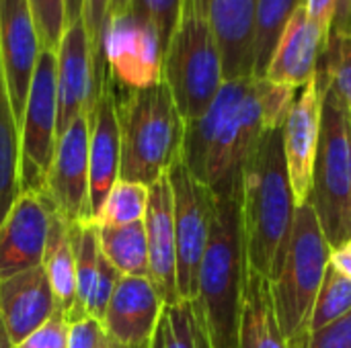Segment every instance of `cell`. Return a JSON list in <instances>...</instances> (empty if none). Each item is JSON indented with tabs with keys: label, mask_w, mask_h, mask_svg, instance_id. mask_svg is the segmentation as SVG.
<instances>
[{
	"label": "cell",
	"mask_w": 351,
	"mask_h": 348,
	"mask_svg": "<svg viewBox=\"0 0 351 348\" xmlns=\"http://www.w3.org/2000/svg\"><path fill=\"white\" fill-rule=\"evenodd\" d=\"M296 197L290 185L282 127L263 133L241 174V217L247 265L271 279L286 254Z\"/></svg>",
	"instance_id": "obj_1"
},
{
	"label": "cell",
	"mask_w": 351,
	"mask_h": 348,
	"mask_svg": "<svg viewBox=\"0 0 351 348\" xmlns=\"http://www.w3.org/2000/svg\"><path fill=\"white\" fill-rule=\"evenodd\" d=\"M247 252L243 238L241 193L214 197L210 242L202 260L195 302L202 308L212 347L239 348Z\"/></svg>",
	"instance_id": "obj_2"
},
{
	"label": "cell",
	"mask_w": 351,
	"mask_h": 348,
	"mask_svg": "<svg viewBox=\"0 0 351 348\" xmlns=\"http://www.w3.org/2000/svg\"><path fill=\"white\" fill-rule=\"evenodd\" d=\"M121 129L119 178L140 185H154L181 160L185 119L160 80L158 84L130 90L117 103Z\"/></svg>",
	"instance_id": "obj_3"
},
{
	"label": "cell",
	"mask_w": 351,
	"mask_h": 348,
	"mask_svg": "<svg viewBox=\"0 0 351 348\" xmlns=\"http://www.w3.org/2000/svg\"><path fill=\"white\" fill-rule=\"evenodd\" d=\"M329 252L313 203H300L284 260L269 279L278 324L290 348H308L313 310L329 267Z\"/></svg>",
	"instance_id": "obj_4"
},
{
	"label": "cell",
	"mask_w": 351,
	"mask_h": 348,
	"mask_svg": "<svg viewBox=\"0 0 351 348\" xmlns=\"http://www.w3.org/2000/svg\"><path fill=\"white\" fill-rule=\"evenodd\" d=\"M162 80L185 123L202 117L214 103L224 76L210 0H183L177 29L165 51Z\"/></svg>",
	"instance_id": "obj_5"
},
{
	"label": "cell",
	"mask_w": 351,
	"mask_h": 348,
	"mask_svg": "<svg viewBox=\"0 0 351 348\" xmlns=\"http://www.w3.org/2000/svg\"><path fill=\"white\" fill-rule=\"evenodd\" d=\"M251 78L224 82L210 109L185 123L181 160L216 199L241 193L237 162L241 133V105Z\"/></svg>",
	"instance_id": "obj_6"
},
{
	"label": "cell",
	"mask_w": 351,
	"mask_h": 348,
	"mask_svg": "<svg viewBox=\"0 0 351 348\" xmlns=\"http://www.w3.org/2000/svg\"><path fill=\"white\" fill-rule=\"evenodd\" d=\"M319 80V78H317ZM323 117L311 203L331 248L351 240V111L321 82Z\"/></svg>",
	"instance_id": "obj_7"
},
{
	"label": "cell",
	"mask_w": 351,
	"mask_h": 348,
	"mask_svg": "<svg viewBox=\"0 0 351 348\" xmlns=\"http://www.w3.org/2000/svg\"><path fill=\"white\" fill-rule=\"evenodd\" d=\"M58 57L41 49L21 121V193H43L58 144Z\"/></svg>",
	"instance_id": "obj_8"
},
{
	"label": "cell",
	"mask_w": 351,
	"mask_h": 348,
	"mask_svg": "<svg viewBox=\"0 0 351 348\" xmlns=\"http://www.w3.org/2000/svg\"><path fill=\"white\" fill-rule=\"evenodd\" d=\"M175 207L177 240V287L181 299H195L199 287L202 260L210 242L214 195L179 160L169 170Z\"/></svg>",
	"instance_id": "obj_9"
},
{
	"label": "cell",
	"mask_w": 351,
	"mask_h": 348,
	"mask_svg": "<svg viewBox=\"0 0 351 348\" xmlns=\"http://www.w3.org/2000/svg\"><path fill=\"white\" fill-rule=\"evenodd\" d=\"M103 55L109 74L128 90L146 88L162 80V39L150 21L130 10L107 21Z\"/></svg>",
	"instance_id": "obj_10"
},
{
	"label": "cell",
	"mask_w": 351,
	"mask_h": 348,
	"mask_svg": "<svg viewBox=\"0 0 351 348\" xmlns=\"http://www.w3.org/2000/svg\"><path fill=\"white\" fill-rule=\"evenodd\" d=\"M58 139L80 115L93 117L109 70L97 64L84 21L68 27L58 51Z\"/></svg>",
	"instance_id": "obj_11"
},
{
	"label": "cell",
	"mask_w": 351,
	"mask_h": 348,
	"mask_svg": "<svg viewBox=\"0 0 351 348\" xmlns=\"http://www.w3.org/2000/svg\"><path fill=\"white\" fill-rule=\"evenodd\" d=\"M88 142H90V121L88 117L80 115L58 139L53 162L43 189V195L49 199L56 213L70 224L90 222Z\"/></svg>",
	"instance_id": "obj_12"
},
{
	"label": "cell",
	"mask_w": 351,
	"mask_h": 348,
	"mask_svg": "<svg viewBox=\"0 0 351 348\" xmlns=\"http://www.w3.org/2000/svg\"><path fill=\"white\" fill-rule=\"evenodd\" d=\"M56 209L43 193H21L0 224V281L43 265Z\"/></svg>",
	"instance_id": "obj_13"
},
{
	"label": "cell",
	"mask_w": 351,
	"mask_h": 348,
	"mask_svg": "<svg viewBox=\"0 0 351 348\" xmlns=\"http://www.w3.org/2000/svg\"><path fill=\"white\" fill-rule=\"evenodd\" d=\"M321 117L323 90L315 76L306 86L296 92L288 117L282 125L288 176L298 205L306 203L313 193L315 160L321 137Z\"/></svg>",
	"instance_id": "obj_14"
},
{
	"label": "cell",
	"mask_w": 351,
	"mask_h": 348,
	"mask_svg": "<svg viewBox=\"0 0 351 348\" xmlns=\"http://www.w3.org/2000/svg\"><path fill=\"white\" fill-rule=\"evenodd\" d=\"M39 53L41 43L27 0H0V59L19 127Z\"/></svg>",
	"instance_id": "obj_15"
},
{
	"label": "cell",
	"mask_w": 351,
	"mask_h": 348,
	"mask_svg": "<svg viewBox=\"0 0 351 348\" xmlns=\"http://www.w3.org/2000/svg\"><path fill=\"white\" fill-rule=\"evenodd\" d=\"M162 312L165 304L148 277L123 275L101 324L117 348H152Z\"/></svg>",
	"instance_id": "obj_16"
},
{
	"label": "cell",
	"mask_w": 351,
	"mask_h": 348,
	"mask_svg": "<svg viewBox=\"0 0 351 348\" xmlns=\"http://www.w3.org/2000/svg\"><path fill=\"white\" fill-rule=\"evenodd\" d=\"M121 168V129L117 115V98L113 90L111 74L107 76L101 96L90 117V142H88V215L97 222L107 195L119 180Z\"/></svg>",
	"instance_id": "obj_17"
},
{
	"label": "cell",
	"mask_w": 351,
	"mask_h": 348,
	"mask_svg": "<svg viewBox=\"0 0 351 348\" xmlns=\"http://www.w3.org/2000/svg\"><path fill=\"white\" fill-rule=\"evenodd\" d=\"M148 242V279L158 291L165 306L181 302L177 287V240L175 207L169 174L150 185L148 209L144 215Z\"/></svg>",
	"instance_id": "obj_18"
},
{
	"label": "cell",
	"mask_w": 351,
	"mask_h": 348,
	"mask_svg": "<svg viewBox=\"0 0 351 348\" xmlns=\"http://www.w3.org/2000/svg\"><path fill=\"white\" fill-rule=\"evenodd\" d=\"M327 39L329 31L315 23L306 8L300 6L278 41L265 78L274 84L300 90L317 76Z\"/></svg>",
	"instance_id": "obj_19"
},
{
	"label": "cell",
	"mask_w": 351,
	"mask_h": 348,
	"mask_svg": "<svg viewBox=\"0 0 351 348\" xmlns=\"http://www.w3.org/2000/svg\"><path fill=\"white\" fill-rule=\"evenodd\" d=\"M210 21L224 82L253 78L257 0H210Z\"/></svg>",
	"instance_id": "obj_20"
},
{
	"label": "cell",
	"mask_w": 351,
	"mask_h": 348,
	"mask_svg": "<svg viewBox=\"0 0 351 348\" xmlns=\"http://www.w3.org/2000/svg\"><path fill=\"white\" fill-rule=\"evenodd\" d=\"M58 310L45 267L0 281V316L14 347L43 326Z\"/></svg>",
	"instance_id": "obj_21"
},
{
	"label": "cell",
	"mask_w": 351,
	"mask_h": 348,
	"mask_svg": "<svg viewBox=\"0 0 351 348\" xmlns=\"http://www.w3.org/2000/svg\"><path fill=\"white\" fill-rule=\"evenodd\" d=\"M239 348H290L278 324L269 279L247 265Z\"/></svg>",
	"instance_id": "obj_22"
},
{
	"label": "cell",
	"mask_w": 351,
	"mask_h": 348,
	"mask_svg": "<svg viewBox=\"0 0 351 348\" xmlns=\"http://www.w3.org/2000/svg\"><path fill=\"white\" fill-rule=\"evenodd\" d=\"M43 267L51 283L56 306L68 320L76 306V254L72 242V224L62 219L58 213L51 222Z\"/></svg>",
	"instance_id": "obj_23"
},
{
	"label": "cell",
	"mask_w": 351,
	"mask_h": 348,
	"mask_svg": "<svg viewBox=\"0 0 351 348\" xmlns=\"http://www.w3.org/2000/svg\"><path fill=\"white\" fill-rule=\"evenodd\" d=\"M21 195V127L8 96L0 59V224Z\"/></svg>",
	"instance_id": "obj_24"
},
{
	"label": "cell",
	"mask_w": 351,
	"mask_h": 348,
	"mask_svg": "<svg viewBox=\"0 0 351 348\" xmlns=\"http://www.w3.org/2000/svg\"><path fill=\"white\" fill-rule=\"evenodd\" d=\"M99 244L101 252L121 275L148 277V242L144 219L125 226H99Z\"/></svg>",
	"instance_id": "obj_25"
},
{
	"label": "cell",
	"mask_w": 351,
	"mask_h": 348,
	"mask_svg": "<svg viewBox=\"0 0 351 348\" xmlns=\"http://www.w3.org/2000/svg\"><path fill=\"white\" fill-rule=\"evenodd\" d=\"M72 242L76 254V306L68 316V324H74L86 316V304L97 279L99 271V226L95 222H78L72 224Z\"/></svg>",
	"instance_id": "obj_26"
},
{
	"label": "cell",
	"mask_w": 351,
	"mask_h": 348,
	"mask_svg": "<svg viewBox=\"0 0 351 348\" xmlns=\"http://www.w3.org/2000/svg\"><path fill=\"white\" fill-rule=\"evenodd\" d=\"M304 0H257L255 31V72L253 78H265L278 41Z\"/></svg>",
	"instance_id": "obj_27"
},
{
	"label": "cell",
	"mask_w": 351,
	"mask_h": 348,
	"mask_svg": "<svg viewBox=\"0 0 351 348\" xmlns=\"http://www.w3.org/2000/svg\"><path fill=\"white\" fill-rule=\"evenodd\" d=\"M160 326L165 348H214L202 308L195 299L165 306Z\"/></svg>",
	"instance_id": "obj_28"
},
{
	"label": "cell",
	"mask_w": 351,
	"mask_h": 348,
	"mask_svg": "<svg viewBox=\"0 0 351 348\" xmlns=\"http://www.w3.org/2000/svg\"><path fill=\"white\" fill-rule=\"evenodd\" d=\"M150 187L130 180H117L107 195V201L95 224L99 226H125L142 222L148 209Z\"/></svg>",
	"instance_id": "obj_29"
},
{
	"label": "cell",
	"mask_w": 351,
	"mask_h": 348,
	"mask_svg": "<svg viewBox=\"0 0 351 348\" xmlns=\"http://www.w3.org/2000/svg\"><path fill=\"white\" fill-rule=\"evenodd\" d=\"M351 312V279L339 275L333 267H327L323 285L317 295V304L313 310L311 336L321 328L341 320Z\"/></svg>",
	"instance_id": "obj_30"
},
{
	"label": "cell",
	"mask_w": 351,
	"mask_h": 348,
	"mask_svg": "<svg viewBox=\"0 0 351 348\" xmlns=\"http://www.w3.org/2000/svg\"><path fill=\"white\" fill-rule=\"evenodd\" d=\"M317 78L333 86V90L351 111V35L329 33Z\"/></svg>",
	"instance_id": "obj_31"
},
{
	"label": "cell",
	"mask_w": 351,
	"mask_h": 348,
	"mask_svg": "<svg viewBox=\"0 0 351 348\" xmlns=\"http://www.w3.org/2000/svg\"><path fill=\"white\" fill-rule=\"evenodd\" d=\"M41 49L58 51L66 31H68V12L66 0H27Z\"/></svg>",
	"instance_id": "obj_32"
},
{
	"label": "cell",
	"mask_w": 351,
	"mask_h": 348,
	"mask_svg": "<svg viewBox=\"0 0 351 348\" xmlns=\"http://www.w3.org/2000/svg\"><path fill=\"white\" fill-rule=\"evenodd\" d=\"M181 4L183 0H132V6H130V12L150 21L160 39H162V45H165V51H167V45L177 29V23H179V16H181Z\"/></svg>",
	"instance_id": "obj_33"
},
{
	"label": "cell",
	"mask_w": 351,
	"mask_h": 348,
	"mask_svg": "<svg viewBox=\"0 0 351 348\" xmlns=\"http://www.w3.org/2000/svg\"><path fill=\"white\" fill-rule=\"evenodd\" d=\"M121 273L107 260V256L101 252L99 256V271H97V279H95V285H93V291H90V297H88V304H86V316L103 322L105 314H107V308L111 304V297L121 281Z\"/></svg>",
	"instance_id": "obj_34"
},
{
	"label": "cell",
	"mask_w": 351,
	"mask_h": 348,
	"mask_svg": "<svg viewBox=\"0 0 351 348\" xmlns=\"http://www.w3.org/2000/svg\"><path fill=\"white\" fill-rule=\"evenodd\" d=\"M68 336H70V324L64 312L56 310L53 316L43 326H39L16 348H68Z\"/></svg>",
	"instance_id": "obj_35"
},
{
	"label": "cell",
	"mask_w": 351,
	"mask_h": 348,
	"mask_svg": "<svg viewBox=\"0 0 351 348\" xmlns=\"http://www.w3.org/2000/svg\"><path fill=\"white\" fill-rule=\"evenodd\" d=\"M109 2L111 0H86L84 14H82L97 64L105 70H107V62L103 55V35H105V25H107V14H109Z\"/></svg>",
	"instance_id": "obj_36"
},
{
	"label": "cell",
	"mask_w": 351,
	"mask_h": 348,
	"mask_svg": "<svg viewBox=\"0 0 351 348\" xmlns=\"http://www.w3.org/2000/svg\"><path fill=\"white\" fill-rule=\"evenodd\" d=\"M107 332L103 324L95 318H82L70 324L68 348H103L107 345Z\"/></svg>",
	"instance_id": "obj_37"
},
{
	"label": "cell",
	"mask_w": 351,
	"mask_h": 348,
	"mask_svg": "<svg viewBox=\"0 0 351 348\" xmlns=\"http://www.w3.org/2000/svg\"><path fill=\"white\" fill-rule=\"evenodd\" d=\"M308 348H351V312L319 332H313Z\"/></svg>",
	"instance_id": "obj_38"
},
{
	"label": "cell",
	"mask_w": 351,
	"mask_h": 348,
	"mask_svg": "<svg viewBox=\"0 0 351 348\" xmlns=\"http://www.w3.org/2000/svg\"><path fill=\"white\" fill-rule=\"evenodd\" d=\"M339 4H341V0H304V8H306L308 16L315 23H319L321 27H325L327 31L331 29V23L335 18Z\"/></svg>",
	"instance_id": "obj_39"
},
{
	"label": "cell",
	"mask_w": 351,
	"mask_h": 348,
	"mask_svg": "<svg viewBox=\"0 0 351 348\" xmlns=\"http://www.w3.org/2000/svg\"><path fill=\"white\" fill-rule=\"evenodd\" d=\"M329 267H333L339 275L351 279V240L331 248L329 252Z\"/></svg>",
	"instance_id": "obj_40"
},
{
	"label": "cell",
	"mask_w": 351,
	"mask_h": 348,
	"mask_svg": "<svg viewBox=\"0 0 351 348\" xmlns=\"http://www.w3.org/2000/svg\"><path fill=\"white\" fill-rule=\"evenodd\" d=\"M84 2L86 0H66V12H68V27L82 18L84 14Z\"/></svg>",
	"instance_id": "obj_41"
},
{
	"label": "cell",
	"mask_w": 351,
	"mask_h": 348,
	"mask_svg": "<svg viewBox=\"0 0 351 348\" xmlns=\"http://www.w3.org/2000/svg\"><path fill=\"white\" fill-rule=\"evenodd\" d=\"M132 6V0H111L109 2V14H107V21L109 18H115V16H121L130 10Z\"/></svg>",
	"instance_id": "obj_42"
},
{
	"label": "cell",
	"mask_w": 351,
	"mask_h": 348,
	"mask_svg": "<svg viewBox=\"0 0 351 348\" xmlns=\"http://www.w3.org/2000/svg\"><path fill=\"white\" fill-rule=\"evenodd\" d=\"M0 348H16L12 345L8 332H6V326H4V322H2V316H0Z\"/></svg>",
	"instance_id": "obj_43"
},
{
	"label": "cell",
	"mask_w": 351,
	"mask_h": 348,
	"mask_svg": "<svg viewBox=\"0 0 351 348\" xmlns=\"http://www.w3.org/2000/svg\"><path fill=\"white\" fill-rule=\"evenodd\" d=\"M152 348H165V340H162V326H160V324H158V330H156V334H154Z\"/></svg>",
	"instance_id": "obj_44"
},
{
	"label": "cell",
	"mask_w": 351,
	"mask_h": 348,
	"mask_svg": "<svg viewBox=\"0 0 351 348\" xmlns=\"http://www.w3.org/2000/svg\"><path fill=\"white\" fill-rule=\"evenodd\" d=\"M103 348H117V347H115V345H113L111 340H107V345H105V347H103Z\"/></svg>",
	"instance_id": "obj_45"
}]
</instances>
